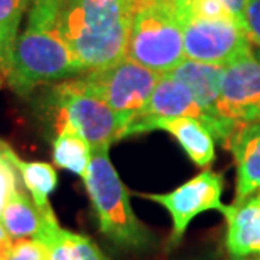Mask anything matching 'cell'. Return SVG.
<instances>
[{"label":"cell","instance_id":"obj_1","mask_svg":"<svg viewBox=\"0 0 260 260\" xmlns=\"http://www.w3.org/2000/svg\"><path fill=\"white\" fill-rule=\"evenodd\" d=\"M137 0H71L56 20L83 75L118 63L127 56Z\"/></svg>","mask_w":260,"mask_h":260},{"label":"cell","instance_id":"obj_2","mask_svg":"<svg viewBox=\"0 0 260 260\" xmlns=\"http://www.w3.org/2000/svg\"><path fill=\"white\" fill-rule=\"evenodd\" d=\"M85 186L95 210L100 232L115 245L128 250L152 247V235L135 216L125 184L113 168L108 149L93 150Z\"/></svg>","mask_w":260,"mask_h":260},{"label":"cell","instance_id":"obj_3","mask_svg":"<svg viewBox=\"0 0 260 260\" xmlns=\"http://www.w3.org/2000/svg\"><path fill=\"white\" fill-rule=\"evenodd\" d=\"M80 75L83 68L56 29L25 27L15 39L5 83L19 96H27L41 85L66 81Z\"/></svg>","mask_w":260,"mask_h":260},{"label":"cell","instance_id":"obj_4","mask_svg":"<svg viewBox=\"0 0 260 260\" xmlns=\"http://www.w3.org/2000/svg\"><path fill=\"white\" fill-rule=\"evenodd\" d=\"M127 58L159 75L183 63V25L173 0H137Z\"/></svg>","mask_w":260,"mask_h":260},{"label":"cell","instance_id":"obj_5","mask_svg":"<svg viewBox=\"0 0 260 260\" xmlns=\"http://www.w3.org/2000/svg\"><path fill=\"white\" fill-rule=\"evenodd\" d=\"M49 108L54 112V130L70 125L90 144L91 150L110 149L123 139L127 123L100 98L78 85L76 78L61 81L49 91Z\"/></svg>","mask_w":260,"mask_h":260},{"label":"cell","instance_id":"obj_6","mask_svg":"<svg viewBox=\"0 0 260 260\" xmlns=\"http://www.w3.org/2000/svg\"><path fill=\"white\" fill-rule=\"evenodd\" d=\"M160 76L125 56L108 68L76 76V81L83 90L105 102L128 127L147 103Z\"/></svg>","mask_w":260,"mask_h":260},{"label":"cell","instance_id":"obj_7","mask_svg":"<svg viewBox=\"0 0 260 260\" xmlns=\"http://www.w3.org/2000/svg\"><path fill=\"white\" fill-rule=\"evenodd\" d=\"M181 25L188 59L225 66L255 46L247 25L237 19H186Z\"/></svg>","mask_w":260,"mask_h":260},{"label":"cell","instance_id":"obj_8","mask_svg":"<svg viewBox=\"0 0 260 260\" xmlns=\"http://www.w3.org/2000/svg\"><path fill=\"white\" fill-rule=\"evenodd\" d=\"M218 117L233 127L260 120V48L225 64Z\"/></svg>","mask_w":260,"mask_h":260},{"label":"cell","instance_id":"obj_9","mask_svg":"<svg viewBox=\"0 0 260 260\" xmlns=\"http://www.w3.org/2000/svg\"><path fill=\"white\" fill-rule=\"evenodd\" d=\"M221 194L223 176L215 171L205 169L169 193H147L142 194V198L157 203L169 211L173 218L171 243L176 245L181 242L189 223L198 215L210 210L223 211L225 205L221 203Z\"/></svg>","mask_w":260,"mask_h":260},{"label":"cell","instance_id":"obj_10","mask_svg":"<svg viewBox=\"0 0 260 260\" xmlns=\"http://www.w3.org/2000/svg\"><path fill=\"white\" fill-rule=\"evenodd\" d=\"M181 117L198 118L213 132L211 118L198 105L189 88L181 81L171 78L169 75H162L157 85H155L152 95L149 96L147 103L134 117V120L128 123V127L123 132V137L152 132V125L155 122Z\"/></svg>","mask_w":260,"mask_h":260},{"label":"cell","instance_id":"obj_11","mask_svg":"<svg viewBox=\"0 0 260 260\" xmlns=\"http://www.w3.org/2000/svg\"><path fill=\"white\" fill-rule=\"evenodd\" d=\"M223 70H225V66L221 64L201 63V61L184 58L183 63H179L168 75L189 88V91L193 93L198 105L211 118L215 139L221 140L223 145L226 147L228 140L232 139L233 132L238 127H233L232 123H228L223 118L218 117L216 108L221 91Z\"/></svg>","mask_w":260,"mask_h":260},{"label":"cell","instance_id":"obj_12","mask_svg":"<svg viewBox=\"0 0 260 260\" xmlns=\"http://www.w3.org/2000/svg\"><path fill=\"white\" fill-rule=\"evenodd\" d=\"M225 245L232 258L260 253V191L225 205Z\"/></svg>","mask_w":260,"mask_h":260},{"label":"cell","instance_id":"obj_13","mask_svg":"<svg viewBox=\"0 0 260 260\" xmlns=\"http://www.w3.org/2000/svg\"><path fill=\"white\" fill-rule=\"evenodd\" d=\"M226 149L237 166V200L260 191V120L238 127Z\"/></svg>","mask_w":260,"mask_h":260},{"label":"cell","instance_id":"obj_14","mask_svg":"<svg viewBox=\"0 0 260 260\" xmlns=\"http://www.w3.org/2000/svg\"><path fill=\"white\" fill-rule=\"evenodd\" d=\"M152 130H166L178 140L186 155L200 168H210L215 160V135L205 123L193 117L160 120Z\"/></svg>","mask_w":260,"mask_h":260},{"label":"cell","instance_id":"obj_15","mask_svg":"<svg viewBox=\"0 0 260 260\" xmlns=\"http://www.w3.org/2000/svg\"><path fill=\"white\" fill-rule=\"evenodd\" d=\"M36 238L49 247V260H108L90 237L64 230L56 216L46 220Z\"/></svg>","mask_w":260,"mask_h":260},{"label":"cell","instance_id":"obj_16","mask_svg":"<svg viewBox=\"0 0 260 260\" xmlns=\"http://www.w3.org/2000/svg\"><path fill=\"white\" fill-rule=\"evenodd\" d=\"M54 211H43L22 189L17 191L5 205L0 223L12 240L38 237L46 220L54 218Z\"/></svg>","mask_w":260,"mask_h":260},{"label":"cell","instance_id":"obj_17","mask_svg":"<svg viewBox=\"0 0 260 260\" xmlns=\"http://www.w3.org/2000/svg\"><path fill=\"white\" fill-rule=\"evenodd\" d=\"M91 154L93 150L90 144L73 127L61 125L56 128V137L53 140V160L58 168L85 178L90 168Z\"/></svg>","mask_w":260,"mask_h":260},{"label":"cell","instance_id":"obj_18","mask_svg":"<svg viewBox=\"0 0 260 260\" xmlns=\"http://www.w3.org/2000/svg\"><path fill=\"white\" fill-rule=\"evenodd\" d=\"M17 168L22 186L29 191L32 201L43 211H51L49 194L58 188V173L54 166L43 160H22L17 157Z\"/></svg>","mask_w":260,"mask_h":260},{"label":"cell","instance_id":"obj_19","mask_svg":"<svg viewBox=\"0 0 260 260\" xmlns=\"http://www.w3.org/2000/svg\"><path fill=\"white\" fill-rule=\"evenodd\" d=\"M25 12L27 0H0V85L7 81L15 39Z\"/></svg>","mask_w":260,"mask_h":260},{"label":"cell","instance_id":"obj_20","mask_svg":"<svg viewBox=\"0 0 260 260\" xmlns=\"http://www.w3.org/2000/svg\"><path fill=\"white\" fill-rule=\"evenodd\" d=\"M17 157L12 147L0 140V216L10 198L20 191L22 179L19 174Z\"/></svg>","mask_w":260,"mask_h":260},{"label":"cell","instance_id":"obj_21","mask_svg":"<svg viewBox=\"0 0 260 260\" xmlns=\"http://www.w3.org/2000/svg\"><path fill=\"white\" fill-rule=\"evenodd\" d=\"M71 0H27V27L54 29L56 20Z\"/></svg>","mask_w":260,"mask_h":260},{"label":"cell","instance_id":"obj_22","mask_svg":"<svg viewBox=\"0 0 260 260\" xmlns=\"http://www.w3.org/2000/svg\"><path fill=\"white\" fill-rule=\"evenodd\" d=\"M5 260H49V247L39 238H19L12 242Z\"/></svg>","mask_w":260,"mask_h":260},{"label":"cell","instance_id":"obj_23","mask_svg":"<svg viewBox=\"0 0 260 260\" xmlns=\"http://www.w3.org/2000/svg\"><path fill=\"white\" fill-rule=\"evenodd\" d=\"M245 24L253 44L260 48V0H247Z\"/></svg>","mask_w":260,"mask_h":260},{"label":"cell","instance_id":"obj_24","mask_svg":"<svg viewBox=\"0 0 260 260\" xmlns=\"http://www.w3.org/2000/svg\"><path fill=\"white\" fill-rule=\"evenodd\" d=\"M194 0H174L176 5H186V4H191ZM225 5L228 9L232 10V14L240 20V22L245 24V5H247V0H223ZM247 25V24H245Z\"/></svg>","mask_w":260,"mask_h":260},{"label":"cell","instance_id":"obj_25","mask_svg":"<svg viewBox=\"0 0 260 260\" xmlns=\"http://www.w3.org/2000/svg\"><path fill=\"white\" fill-rule=\"evenodd\" d=\"M12 238L9 237V233L5 232V228L0 223V260H5L9 255L10 248H12Z\"/></svg>","mask_w":260,"mask_h":260},{"label":"cell","instance_id":"obj_26","mask_svg":"<svg viewBox=\"0 0 260 260\" xmlns=\"http://www.w3.org/2000/svg\"><path fill=\"white\" fill-rule=\"evenodd\" d=\"M233 260H260V253H257V255H250V257H242V258H233Z\"/></svg>","mask_w":260,"mask_h":260}]
</instances>
